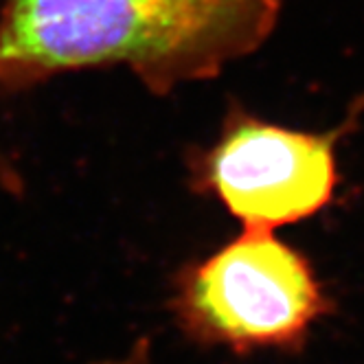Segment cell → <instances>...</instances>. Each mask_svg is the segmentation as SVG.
I'll list each match as a JSON object with an SVG mask.
<instances>
[{"label": "cell", "mask_w": 364, "mask_h": 364, "mask_svg": "<svg viewBox=\"0 0 364 364\" xmlns=\"http://www.w3.org/2000/svg\"><path fill=\"white\" fill-rule=\"evenodd\" d=\"M362 112L364 95L345 123L329 132H305L232 101L215 141L187 156L189 189L213 198L244 228L277 230L314 218L336 196V145Z\"/></svg>", "instance_id": "3"}, {"label": "cell", "mask_w": 364, "mask_h": 364, "mask_svg": "<svg viewBox=\"0 0 364 364\" xmlns=\"http://www.w3.org/2000/svg\"><path fill=\"white\" fill-rule=\"evenodd\" d=\"M90 364H156V358H154L151 341L147 336H141L125 351H121L117 355L101 358V360L90 362Z\"/></svg>", "instance_id": "4"}, {"label": "cell", "mask_w": 364, "mask_h": 364, "mask_svg": "<svg viewBox=\"0 0 364 364\" xmlns=\"http://www.w3.org/2000/svg\"><path fill=\"white\" fill-rule=\"evenodd\" d=\"M279 16L281 0H3L0 92L125 66L165 97L252 55Z\"/></svg>", "instance_id": "1"}, {"label": "cell", "mask_w": 364, "mask_h": 364, "mask_svg": "<svg viewBox=\"0 0 364 364\" xmlns=\"http://www.w3.org/2000/svg\"><path fill=\"white\" fill-rule=\"evenodd\" d=\"M167 307L191 343L237 355L301 351L331 299L309 259L274 230L244 228L178 268Z\"/></svg>", "instance_id": "2"}, {"label": "cell", "mask_w": 364, "mask_h": 364, "mask_svg": "<svg viewBox=\"0 0 364 364\" xmlns=\"http://www.w3.org/2000/svg\"><path fill=\"white\" fill-rule=\"evenodd\" d=\"M0 187L11 196H20L24 189L20 171L14 167V163H9V159L5 154H0Z\"/></svg>", "instance_id": "5"}]
</instances>
